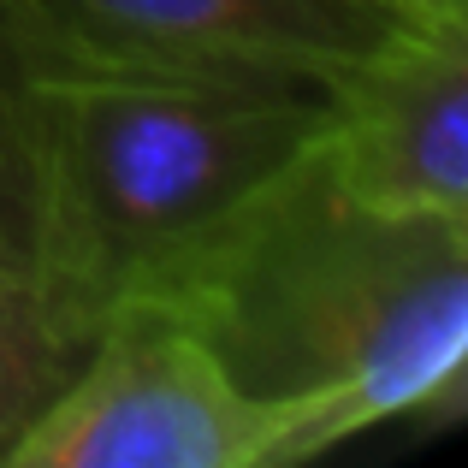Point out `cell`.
I'll return each instance as SVG.
<instances>
[{
    "label": "cell",
    "mask_w": 468,
    "mask_h": 468,
    "mask_svg": "<svg viewBox=\"0 0 468 468\" xmlns=\"http://www.w3.org/2000/svg\"><path fill=\"white\" fill-rule=\"evenodd\" d=\"M137 303L255 398H344L367 427L463 410L468 226L350 202L320 137Z\"/></svg>",
    "instance_id": "obj_1"
},
{
    "label": "cell",
    "mask_w": 468,
    "mask_h": 468,
    "mask_svg": "<svg viewBox=\"0 0 468 468\" xmlns=\"http://www.w3.org/2000/svg\"><path fill=\"white\" fill-rule=\"evenodd\" d=\"M24 42V36H18ZM30 48L83 303L113 320L326 131V90Z\"/></svg>",
    "instance_id": "obj_2"
},
{
    "label": "cell",
    "mask_w": 468,
    "mask_h": 468,
    "mask_svg": "<svg viewBox=\"0 0 468 468\" xmlns=\"http://www.w3.org/2000/svg\"><path fill=\"white\" fill-rule=\"evenodd\" d=\"M367 433L344 398H255L149 303H125L0 468H297Z\"/></svg>",
    "instance_id": "obj_3"
},
{
    "label": "cell",
    "mask_w": 468,
    "mask_h": 468,
    "mask_svg": "<svg viewBox=\"0 0 468 468\" xmlns=\"http://www.w3.org/2000/svg\"><path fill=\"white\" fill-rule=\"evenodd\" d=\"M24 42L95 66L326 90L410 24L391 0H0Z\"/></svg>",
    "instance_id": "obj_4"
},
{
    "label": "cell",
    "mask_w": 468,
    "mask_h": 468,
    "mask_svg": "<svg viewBox=\"0 0 468 468\" xmlns=\"http://www.w3.org/2000/svg\"><path fill=\"white\" fill-rule=\"evenodd\" d=\"M320 160L374 214L468 226V18H410L344 71Z\"/></svg>",
    "instance_id": "obj_5"
},
{
    "label": "cell",
    "mask_w": 468,
    "mask_h": 468,
    "mask_svg": "<svg viewBox=\"0 0 468 468\" xmlns=\"http://www.w3.org/2000/svg\"><path fill=\"white\" fill-rule=\"evenodd\" d=\"M95 338L101 320L71 267L36 66L0 18V457L78 374Z\"/></svg>",
    "instance_id": "obj_6"
},
{
    "label": "cell",
    "mask_w": 468,
    "mask_h": 468,
    "mask_svg": "<svg viewBox=\"0 0 468 468\" xmlns=\"http://www.w3.org/2000/svg\"><path fill=\"white\" fill-rule=\"evenodd\" d=\"M410 18H468V0H391Z\"/></svg>",
    "instance_id": "obj_7"
}]
</instances>
